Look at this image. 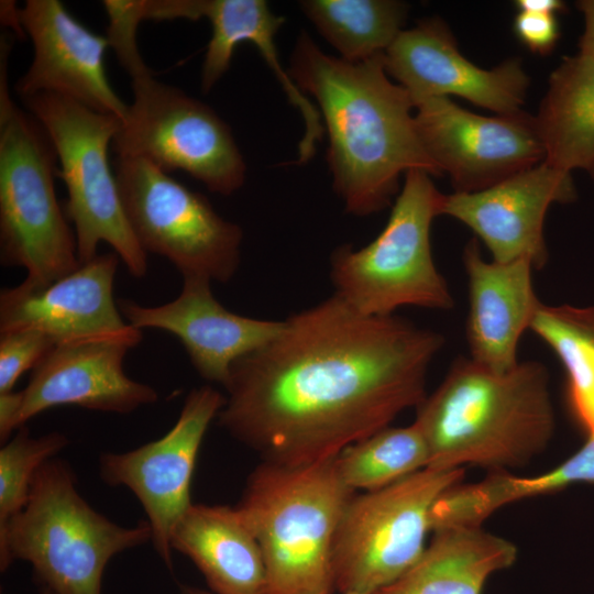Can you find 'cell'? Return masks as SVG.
I'll use <instances>...</instances> for the list:
<instances>
[{"instance_id":"1","label":"cell","mask_w":594,"mask_h":594,"mask_svg":"<svg viewBox=\"0 0 594 594\" xmlns=\"http://www.w3.org/2000/svg\"><path fill=\"white\" fill-rule=\"evenodd\" d=\"M443 343L433 330L363 315L334 294L233 363L219 425L264 462L333 460L425 400Z\"/></svg>"},{"instance_id":"2","label":"cell","mask_w":594,"mask_h":594,"mask_svg":"<svg viewBox=\"0 0 594 594\" xmlns=\"http://www.w3.org/2000/svg\"><path fill=\"white\" fill-rule=\"evenodd\" d=\"M289 75L320 110L332 186L346 212L365 217L389 206L400 175L410 169L442 174L420 140L410 95L388 77L384 54L348 62L302 32Z\"/></svg>"},{"instance_id":"3","label":"cell","mask_w":594,"mask_h":594,"mask_svg":"<svg viewBox=\"0 0 594 594\" xmlns=\"http://www.w3.org/2000/svg\"><path fill=\"white\" fill-rule=\"evenodd\" d=\"M416 409L414 424L436 469L525 468L544 452L556 428L549 374L537 361L496 372L458 358Z\"/></svg>"},{"instance_id":"4","label":"cell","mask_w":594,"mask_h":594,"mask_svg":"<svg viewBox=\"0 0 594 594\" xmlns=\"http://www.w3.org/2000/svg\"><path fill=\"white\" fill-rule=\"evenodd\" d=\"M108 40L131 78L133 100L112 145L119 157H141L169 173L182 169L210 191L231 195L246 166L230 127L206 103L158 81L140 55V20L123 6L108 8Z\"/></svg>"},{"instance_id":"5","label":"cell","mask_w":594,"mask_h":594,"mask_svg":"<svg viewBox=\"0 0 594 594\" xmlns=\"http://www.w3.org/2000/svg\"><path fill=\"white\" fill-rule=\"evenodd\" d=\"M334 459L307 465L262 461L237 505L260 544L264 594H332V554L353 496Z\"/></svg>"},{"instance_id":"6","label":"cell","mask_w":594,"mask_h":594,"mask_svg":"<svg viewBox=\"0 0 594 594\" xmlns=\"http://www.w3.org/2000/svg\"><path fill=\"white\" fill-rule=\"evenodd\" d=\"M151 539L146 520L127 527L92 508L70 465L53 458L37 471L24 508L0 531V568L22 560L41 588L101 594L110 560Z\"/></svg>"},{"instance_id":"7","label":"cell","mask_w":594,"mask_h":594,"mask_svg":"<svg viewBox=\"0 0 594 594\" xmlns=\"http://www.w3.org/2000/svg\"><path fill=\"white\" fill-rule=\"evenodd\" d=\"M0 261L26 270L24 280L45 286L81 263L76 237L54 188V146L41 123L11 99L0 41Z\"/></svg>"},{"instance_id":"8","label":"cell","mask_w":594,"mask_h":594,"mask_svg":"<svg viewBox=\"0 0 594 594\" xmlns=\"http://www.w3.org/2000/svg\"><path fill=\"white\" fill-rule=\"evenodd\" d=\"M444 195L422 169L405 173L383 231L366 246L331 254L336 295L366 316H391L406 306L448 310L454 305L431 251L430 229Z\"/></svg>"},{"instance_id":"9","label":"cell","mask_w":594,"mask_h":594,"mask_svg":"<svg viewBox=\"0 0 594 594\" xmlns=\"http://www.w3.org/2000/svg\"><path fill=\"white\" fill-rule=\"evenodd\" d=\"M46 131L65 183L64 211L74 223L80 263L97 255L100 242L109 244L135 278L147 272V253L127 219L108 147L121 125L113 114L97 112L54 92L21 98Z\"/></svg>"},{"instance_id":"10","label":"cell","mask_w":594,"mask_h":594,"mask_svg":"<svg viewBox=\"0 0 594 594\" xmlns=\"http://www.w3.org/2000/svg\"><path fill=\"white\" fill-rule=\"evenodd\" d=\"M464 469L427 466L386 487L354 493L340 520L332 554L334 590L375 594L421 557L431 509Z\"/></svg>"},{"instance_id":"11","label":"cell","mask_w":594,"mask_h":594,"mask_svg":"<svg viewBox=\"0 0 594 594\" xmlns=\"http://www.w3.org/2000/svg\"><path fill=\"white\" fill-rule=\"evenodd\" d=\"M114 174L134 237L166 257L183 278L229 282L238 271L242 229L209 200L141 157H117Z\"/></svg>"},{"instance_id":"12","label":"cell","mask_w":594,"mask_h":594,"mask_svg":"<svg viewBox=\"0 0 594 594\" xmlns=\"http://www.w3.org/2000/svg\"><path fill=\"white\" fill-rule=\"evenodd\" d=\"M226 403L210 385L193 388L174 426L161 438L125 452L99 457V474L139 499L152 531L151 542L173 569L170 534L191 502V481L204 437Z\"/></svg>"},{"instance_id":"13","label":"cell","mask_w":594,"mask_h":594,"mask_svg":"<svg viewBox=\"0 0 594 594\" xmlns=\"http://www.w3.org/2000/svg\"><path fill=\"white\" fill-rule=\"evenodd\" d=\"M414 105L420 140L454 193L483 190L544 161L535 117L525 111L485 117L448 97Z\"/></svg>"},{"instance_id":"14","label":"cell","mask_w":594,"mask_h":594,"mask_svg":"<svg viewBox=\"0 0 594 594\" xmlns=\"http://www.w3.org/2000/svg\"><path fill=\"white\" fill-rule=\"evenodd\" d=\"M119 256L97 254L70 274L45 286L23 280L0 292V334L32 330L56 345L124 341L136 346L142 330L125 321L113 298Z\"/></svg>"},{"instance_id":"15","label":"cell","mask_w":594,"mask_h":594,"mask_svg":"<svg viewBox=\"0 0 594 594\" xmlns=\"http://www.w3.org/2000/svg\"><path fill=\"white\" fill-rule=\"evenodd\" d=\"M388 75L410 95L413 102L430 97L459 96L498 116L524 111L529 77L519 58L483 69L463 56L438 18L403 30L384 53Z\"/></svg>"},{"instance_id":"16","label":"cell","mask_w":594,"mask_h":594,"mask_svg":"<svg viewBox=\"0 0 594 594\" xmlns=\"http://www.w3.org/2000/svg\"><path fill=\"white\" fill-rule=\"evenodd\" d=\"M575 198L571 173L543 161L483 190L444 195L441 216L469 227L493 261L526 260L541 270L548 261L546 213L552 204Z\"/></svg>"},{"instance_id":"17","label":"cell","mask_w":594,"mask_h":594,"mask_svg":"<svg viewBox=\"0 0 594 594\" xmlns=\"http://www.w3.org/2000/svg\"><path fill=\"white\" fill-rule=\"evenodd\" d=\"M18 15L34 47L33 61L15 85L21 98L54 92L121 121L125 118L128 105L106 75L107 36L87 29L58 0H28Z\"/></svg>"},{"instance_id":"18","label":"cell","mask_w":594,"mask_h":594,"mask_svg":"<svg viewBox=\"0 0 594 594\" xmlns=\"http://www.w3.org/2000/svg\"><path fill=\"white\" fill-rule=\"evenodd\" d=\"M210 283L198 277L183 278L180 294L167 304L150 307L119 299L118 307L136 329L174 334L197 373L226 386L233 363L276 338L284 320L254 319L229 311L213 297Z\"/></svg>"},{"instance_id":"19","label":"cell","mask_w":594,"mask_h":594,"mask_svg":"<svg viewBox=\"0 0 594 594\" xmlns=\"http://www.w3.org/2000/svg\"><path fill=\"white\" fill-rule=\"evenodd\" d=\"M124 341L90 340L55 345L32 370L20 391L16 430L34 416L58 406L130 414L157 402L152 386L130 378Z\"/></svg>"},{"instance_id":"20","label":"cell","mask_w":594,"mask_h":594,"mask_svg":"<svg viewBox=\"0 0 594 594\" xmlns=\"http://www.w3.org/2000/svg\"><path fill=\"white\" fill-rule=\"evenodd\" d=\"M463 264L469 283L470 358L493 371H509L520 362V338L542 305L532 286L534 267L526 260L488 262L476 239L466 243Z\"/></svg>"},{"instance_id":"21","label":"cell","mask_w":594,"mask_h":594,"mask_svg":"<svg viewBox=\"0 0 594 594\" xmlns=\"http://www.w3.org/2000/svg\"><path fill=\"white\" fill-rule=\"evenodd\" d=\"M170 549L187 557L215 594H264L266 571L238 506L193 503L175 524Z\"/></svg>"},{"instance_id":"22","label":"cell","mask_w":594,"mask_h":594,"mask_svg":"<svg viewBox=\"0 0 594 594\" xmlns=\"http://www.w3.org/2000/svg\"><path fill=\"white\" fill-rule=\"evenodd\" d=\"M202 18L208 19L212 28L201 68L202 79L217 84L229 69L235 47L242 42L254 44L304 120L295 163H307L316 154L324 128L318 107L298 88L280 62L275 36L284 18L275 14L264 0H205Z\"/></svg>"},{"instance_id":"23","label":"cell","mask_w":594,"mask_h":594,"mask_svg":"<svg viewBox=\"0 0 594 594\" xmlns=\"http://www.w3.org/2000/svg\"><path fill=\"white\" fill-rule=\"evenodd\" d=\"M432 532L419 560L375 594H482L492 574L516 562V546L482 526H448Z\"/></svg>"},{"instance_id":"24","label":"cell","mask_w":594,"mask_h":594,"mask_svg":"<svg viewBox=\"0 0 594 594\" xmlns=\"http://www.w3.org/2000/svg\"><path fill=\"white\" fill-rule=\"evenodd\" d=\"M544 162L571 173L594 163V59H562L535 116Z\"/></svg>"},{"instance_id":"25","label":"cell","mask_w":594,"mask_h":594,"mask_svg":"<svg viewBox=\"0 0 594 594\" xmlns=\"http://www.w3.org/2000/svg\"><path fill=\"white\" fill-rule=\"evenodd\" d=\"M578 483H594V439L554 469L534 476L490 473L480 482L448 488L431 509V531L448 526H482L501 507L561 491Z\"/></svg>"},{"instance_id":"26","label":"cell","mask_w":594,"mask_h":594,"mask_svg":"<svg viewBox=\"0 0 594 594\" xmlns=\"http://www.w3.org/2000/svg\"><path fill=\"white\" fill-rule=\"evenodd\" d=\"M299 6L340 58L352 63L384 54L408 12L395 0H304Z\"/></svg>"},{"instance_id":"27","label":"cell","mask_w":594,"mask_h":594,"mask_svg":"<svg viewBox=\"0 0 594 594\" xmlns=\"http://www.w3.org/2000/svg\"><path fill=\"white\" fill-rule=\"evenodd\" d=\"M530 330L563 364L572 411L594 439V307L542 304Z\"/></svg>"},{"instance_id":"28","label":"cell","mask_w":594,"mask_h":594,"mask_svg":"<svg viewBox=\"0 0 594 594\" xmlns=\"http://www.w3.org/2000/svg\"><path fill=\"white\" fill-rule=\"evenodd\" d=\"M334 463L354 493L386 487L429 465L427 442L416 426L387 427L348 447Z\"/></svg>"},{"instance_id":"29","label":"cell","mask_w":594,"mask_h":594,"mask_svg":"<svg viewBox=\"0 0 594 594\" xmlns=\"http://www.w3.org/2000/svg\"><path fill=\"white\" fill-rule=\"evenodd\" d=\"M58 431L33 437L25 426L0 449V531L25 506L37 471L68 444Z\"/></svg>"},{"instance_id":"30","label":"cell","mask_w":594,"mask_h":594,"mask_svg":"<svg viewBox=\"0 0 594 594\" xmlns=\"http://www.w3.org/2000/svg\"><path fill=\"white\" fill-rule=\"evenodd\" d=\"M47 336L32 330L0 334V394L11 392L18 378L55 346Z\"/></svg>"},{"instance_id":"31","label":"cell","mask_w":594,"mask_h":594,"mask_svg":"<svg viewBox=\"0 0 594 594\" xmlns=\"http://www.w3.org/2000/svg\"><path fill=\"white\" fill-rule=\"evenodd\" d=\"M514 31L520 42L540 55L549 54L560 36L553 13L518 11L514 19Z\"/></svg>"},{"instance_id":"32","label":"cell","mask_w":594,"mask_h":594,"mask_svg":"<svg viewBox=\"0 0 594 594\" xmlns=\"http://www.w3.org/2000/svg\"><path fill=\"white\" fill-rule=\"evenodd\" d=\"M576 7L584 15V32L580 38L579 54L594 59V0H581Z\"/></svg>"},{"instance_id":"33","label":"cell","mask_w":594,"mask_h":594,"mask_svg":"<svg viewBox=\"0 0 594 594\" xmlns=\"http://www.w3.org/2000/svg\"><path fill=\"white\" fill-rule=\"evenodd\" d=\"M518 11L553 13L563 11L564 3L560 0H518L515 2Z\"/></svg>"},{"instance_id":"34","label":"cell","mask_w":594,"mask_h":594,"mask_svg":"<svg viewBox=\"0 0 594 594\" xmlns=\"http://www.w3.org/2000/svg\"><path fill=\"white\" fill-rule=\"evenodd\" d=\"M179 594H215V593L210 592L209 590H202V588L193 587V586H183L180 588Z\"/></svg>"},{"instance_id":"35","label":"cell","mask_w":594,"mask_h":594,"mask_svg":"<svg viewBox=\"0 0 594 594\" xmlns=\"http://www.w3.org/2000/svg\"><path fill=\"white\" fill-rule=\"evenodd\" d=\"M590 176L592 177L593 182H594V163L592 164V166L590 167V169L587 170Z\"/></svg>"},{"instance_id":"36","label":"cell","mask_w":594,"mask_h":594,"mask_svg":"<svg viewBox=\"0 0 594 594\" xmlns=\"http://www.w3.org/2000/svg\"><path fill=\"white\" fill-rule=\"evenodd\" d=\"M41 594H55V593L46 588H41Z\"/></svg>"},{"instance_id":"37","label":"cell","mask_w":594,"mask_h":594,"mask_svg":"<svg viewBox=\"0 0 594 594\" xmlns=\"http://www.w3.org/2000/svg\"><path fill=\"white\" fill-rule=\"evenodd\" d=\"M341 594H360V593L349 592V593H341Z\"/></svg>"}]
</instances>
